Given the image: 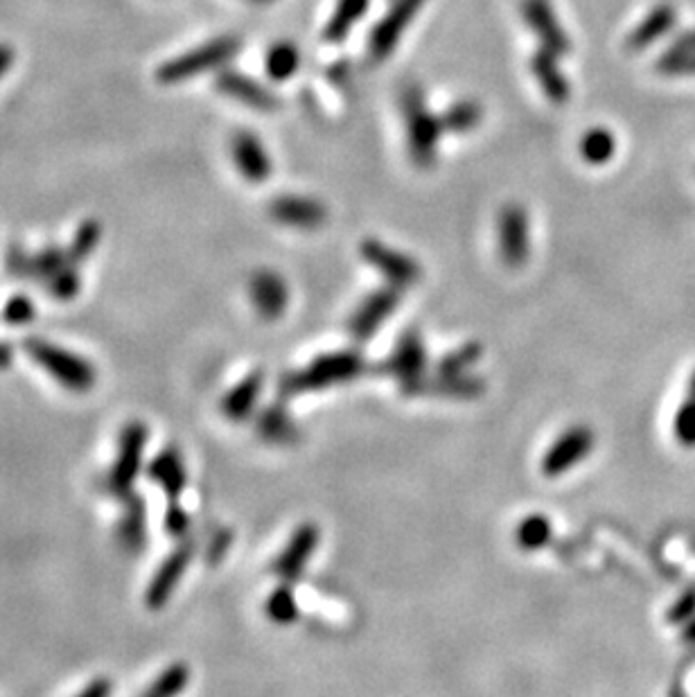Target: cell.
<instances>
[{
	"mask_svg": "<svg viewBox=\"0 0 695 697\" xmlns=\"http://www.w3.org/2000/svg\"><path fill=\"white\" fill-rule=\"evenodd\" d=\"M366 370V361L357 350H337L311 359L303 370L287 372L280 382L285 398L324 391L337 385L352 382Z\"/></svg>",
	"mask_w": 695,
	"mask_h": 697,
	"instance_id": "1",
	"label": "cell"
},
{
	"mask_svg": "<svg viewBox=\"0 0 695 697\" xmlns=\"http://www.w3.org/2000/svg\"><path fill=\"white\" fill-rule=\"evenodd\" d=\"M25 352L34 363H39L43 370L50 372L54 382H59L63 389L73 393H86L95 387V368L80 355L59 348L50 341L30 337L25 341Z\"/></svg>",
	"mask_w": 695,
	"mask_h": 697,
	"instance_id": "2",
	"label": "cell"
},
{
	"mask_svg": "<svg viewBox=\"0 0 695 697\" xmlns=\"http://www.w3.org/2000/svg\"><path fill=\"white\" fill-rule=\"evenodd\" d=\"M402 113L407 120V139H409V154L418 167H431L438 156V143L442 130V122L427 109L425 95L418 86H407L402 93Z\"/></svg>",
	"mask_w": 695,
	"mask_h": 697,
	"instance_id": "3",
	"label": "cell"
},
{
	"mask_svg": "<svg viewBox=\"0 0 695 697\" xmlns=\"http://www.w3.org/2000/svg\"><path fill=\"white\" fill-rule=\"evenodd\" d=\"M239 48H242V41L237 37L233 34L217 37L195 50L165 61L156 71V80L161 84H178L185 80H193L202 73L224 66V63H228L239 52Z\"/></svg>",
	"mask_w": 695,
	"mask_h": 697,
	"instance_id": "4",
	"label": "cell"
},
{
	"mask_svg": "<svg viewBox=\"0 0 695 697\" xmlns=\"http://www.w3.org/2000/svg\"><path fill=\"white\" fill-rule=\"evenodd\" d=\"M147 445V427L139 420L126 422L120 431V445L115 463L106 476V490L124 499L134 494V483L143 470V454Z\"/></svg>",
	"mask_w": 695,
	"mask_h": 697,
	"instance_id": "5",
	"label": "cell"
},
{
	"mask_svg": "<svg viewBox=\"0 0 695 697\" xmlns=\"http://www.w3.org/2000/svg\"><path fill=\"white\" fill-rule=\"evenodd\" d=\"M594 431L585 424H576L564 429L553 445L544 452L540 470L544 476H560L574 470L581 461H585L594 450Z\"/></svg>",
	"mask_w": 695,
	"mask_h": 697,
	"instance_id": "6",
	"label": "cell"
},
{
	"mask_svg": "<svg viewBox=\"0 0 695 697\" xmlns=\"http://www.w3.org/2000/svg\"><path fill=\"white\" fill-rule=\"evenodd\" d=\"M361 258L379 274L385 276L389 285L394 287H411L420 280L422 271H420V265L407 256V253H400L391 246H387L385 242H377V239H366L361 242Z\"/></svg>",
	"mask_w": 695,
	"mask_h": 697,
	"instance_id": "7",
	"label": "cell"
},
{
	"mask_svg": "<svg viewBox=\"0 0 695 697\" xmlns=\"http://www.w3.org/2000/svg\"><path fill=\"white\" fill-rule=\"evenodd\" d=\"M425 3L427 0H396L387 17L372 28V34L368 39V54L372 61H385L391 57L405 30L413 23Z\"/></svg>",
	"mask_w": 695,
	"mask_h": 697,
	"instance_id": "8",
	"label": "cell"
},
{
	"mask_svg": "<svg viewBox=\"0 0 695 697\" xmlns=\"http://www.w3.org/2000/svg\"><path fill=\"white\" fill-rule=\"evenodd\" d=\"M425 366H427L425 344L416 330H407L398 339L391 355L382 363H379L377 370L382 375L398 379L402 391H407L418 382V379L425 377Z\"/></svg>",
	"mask_w": 695,
	"mask_h": 697,
	"instance_id": "9",
	"label": "cell"
},
{
	"mask_svg": "<svg viewBox=\"0 0 695 697\" xmlns=\"http://www.w3.org/2000/svg\"><path fill=\"white\" fill-rule=\"evenodd\" d=\"M499 233V253L501 260L518 269L527 263L531 242H529V215L520 204L503 206L497 219Z\"/></svg>",
	"mask_w": 695,
	"mask_h": 697,
	"instance_id": "10",
	"label": "cell"
},
{
	"mask_svg": "<svg viewBox=\"0 0 695 697\" xmlns=\"http://www.w3.org/2000/svg\"><path fill=\"white\" fill-rule=\"evenodd\" d=\"M398 303H400V287H394V285L368 294L350 316V321H348L350 335L357 341H368L379 330V326H382L396 311Z\"/></svg>",
	"mask_w": 695,
	"mask_h": 697,
	"instance_id": "11",
	"label": "cell"
},
{
	"mask_svg": "<svg viewBox=\"0 0 695 697\" xmlns=\"http://www.w3.org/2000/svg\"><path fill=\"white\" fill-rule=\"evenodd\" d=\"M193 555H195V544L185 540L161 562L145 592V603L150 609H161L172 598L176 585L181 583L185 574L187 564L193 562Z\"/></svg>",
	"mask_w": 695,
	"mask_h": 697,
	"instance_id": "12",
	"label": "cell"
},
{
	"mask_svg": "<svg viewBox=\"0 0 695 697\" xmlns=\"http://www.w3.org/2000/svg\"><path fill=\"white\" fill-rule=\"evenodd\" d=\"M522 17L533 34L540 39L542 48L551 50L558 57L572 52V41H569L564 28L560 25L551 0H522Z\"/></svg>",
	"mask_w": 695,
	"mask_h": 697,
	"instance_id": "13",
	"label": "cell"
},
{
	"mask_svg": "<svg viewBox=\"0 0 695 697\" xmlns=\"http://www.w3.org/2000/svg\"><path fill=\"white\" fill-rule=\"evenodd\" d=\"M321 533L314 524H300L289 542L285 544L283 553L274 562V574L285 583H294L303 576V568L311 560L314 551L319 549Z\"/></svg>",
	"mask_w": 695,
	"mask_h": 697,
	"instance_id": "14",
	"label": "cell"
},
{
	"mask_svg": "<svg viewBox=\"0 0 695 697\" xmlns=\"http://www.w3.org/2000/svg\"><path fill=\"white\" fill-rule=\"evenodd\" d=\"M248 296L253 309L263 316L265 321H276L285 314L289 305V289L280 274L276 271H258L248 283Z\"/></svg>",
	"mask_w": 695,
	"mask_h": 697,
	"instance_id": "15",
	"label": "cell"
},
{
	"mask_svg": "<svg viewBox=\"0 0 695 697\" xmlns=\"http://www.w3.org/2000/svg\"><path fill=\"white\" fill-rule=\"evenodd\" d=\"M269 215L278 224L292 226V228H303V230H314L326 224L328 211L321 202L307 199V197H296V195H285L278 197L269 204Z\"/></svg>",
	"mask_w": 695,
	"mask_h": 697,
	"instance_id": "16",
	"label": "cell"
},
{
	"mask_svg": "<svg viewBox=\"0 0 695 697\" xmlns=\"http://www.w3.org/2000/svg\"><path fill=\"white\" fill-rule=\"evenodd\" d=\"M407 396H436V398H452V400H472L483 393V382L474 375H436L431 379L422 377L418 382L405 391Z\"/></svg>",
	"mask_w": 695,
	"mask_h": 697,
	"instance_id": "17",
	"label": "cell"
},
{
	"mask_svg": "<svg viewBox=\"0 0 695 697\" xmlns=\"http://www.w3.org/2000/svg\"><path fill=\"white\" fill-rule=\"evenodd\" d=\"M231 150L235 167L248 183H265L272 176L269 154L256 134L251 132L235 134Z\"/></svg>",
	"mask_w": 695,
	"mask_h": 697,
	"instance_id": "18",
	"label": "cell"
},
{
	"mask_svg": "<svg viewBox=\"0 0 695 697\" xmlns=\"http://www.w3.org/2000/svg\"><path fill=\"white\" fill-rule=\"evenodd\" d=\"M124 509H122V517L117 522V544L124 553L130 555H139L145 544H147V511H145V501L141 494H130L122 499Z\"/></svg>",
	"mask_w": 695,
	"mask_h": 697,
	"instance_id": "19",
	"label": "cell"
},
{
	"mask_svg": "<svg viewBox=\"0 0 695 697\" xmlns=\"http://www.w3.org/2000/svg\"><path fill=\"white\" fill-rule=\"evenodd\" d=\"M215 86L219 93L256 109V111H276L278 109V100L276 95L265 89L263 84H258L256 80H251L248 75H242L237 71H222L215 80Z\"/></svg>",
	"mask_w": 695,
	"mask_h": 697,
	"instance_id": "20",
	"label": "cell"
},
{
	"mask_svg": "<svg viewBox=\"0 0 695 697\" xmlns=\"http://www.w3.org/2000/svg\"><path fill=\"white\" fill-rule=\"evenodd\" d=\"M265 387V375L263 370H253L251 375H246L242 382H237L222 400V413L233 420V422H242L246 418L253 416L256 411V404L260 400Z\"/></svg>",
	"mask_w": 695,
	"mask_h": 697,
	"instance_id": "21",
	"label": "cell"
},
{
	"mask_svg": "<svg viewBox=\"0 0 695 697\" xmlns=\"http://www.w3.org/2000/svg\"><path fill=\"white\" fill-rule=\"evenodd\" d=\"M147 476L167 494L170 501H178L187 485V470L176 448H165L147 468Z\"/></svg>",
	"mask_w": 695,
	"mask_h": 697,
	"instance_id": "22",
	"label": "cell"
},
{
	"mask_svg": "<svg viewBox=\"0 0 695 697\" xmlns=\"http://www.w3.org/2000/svg\"><path fill=\"white\" fill-rule=\"evenodd\" d=\"M558 54H553L546 48H540L533 57H531V73L538 80L542 93L553 102V104H564L572 95V86H569V80L562 75V71L558 69Z\"/></svg>",
	"mask_w": 695,
	"mask_h": 697,
	"instance_id": "23",
	"label": "cell"
},
{
	"mask_svg": "<svg viewBox=\"0 0 695 697\" xmlns=\"http://www.w3.org/2000/svg\"><path fill=\"white\" fill-rule=\"evenodd\" d=\"M675 23H677V12L671 6H657L648 12V17L635 30L630 32L625 45L632 52H642L657 39L666 37L675 28Z\"/></svg>",
	"mask_w": 695,
	"mask_h": 697,
	"instance_id": "24",
	"label": "cell"
},
{
	"mask_svg": "<svg viewBox=\"0 0 695 697\" xmlns=\"http://www.w3.org/2000/svg\"><path fill=\"white\" fill-rule=\"evenodd\" d=\"M256 431L272 445H292L298 438V427L280 404H269L258 413Z\"/></svg>",
	"mask_w": 695,
	"mask_h": 697,
	"instance_id": "25",
	"label": "cell"
},
{
	"mask_svg": "<svg viewBox=\"0 0 695 697\" xmlns=\"http://www.w3.org/2000/svg\"><path fill=\"white\" fill-rule=\"evenodd\" d=\"M368 8H370V0H339L335 14L330 17L324 30V41L341 43L350 34V30L364 19Z\"/></svg>",
	"mask_w": 695,
	"mask_h": 697,
	"instance_id": "26",
	"label": "cell"
},
{
	"mask_svg": "<svg viewBox=\"0 0 695 697\" xmlns=\"http://www.w3.org/2000/svg\"><path fill=\"white\" fill-rule=\"evenodd\" d=\"M481 117H483L481 104H477L472 100H461V102H454L446 113L440 115V122H442V130L446 132L468 134V132L477 130Z\"/></svg>",
	"mask_w": 695,
	"mask_h": 697,
	"instance_id": "27",
	"label": "cell"
},
{
	"mask_svg": "<svg viewBox=\"0 0 695 697\" xmlns=\"http://www.w3.org/2000/svg\"><path fill=\"white\" fill-rule=\"evenodd\" d=\"M298 66H300V54L294 43L280 41L272 45L267 54V73L272 80L285 82L298 71Z\"/></svg>",
	"mask_w": 695,
	"mask_h": 697,
	"instance_id": "28",
	"label": "cell"
},
{
	"mask_svg": "<svg viewBox=\"0 0 695 697\" xmlns=\"http://www.w3.org/2000/svg\"><path fill=\"white\" fill-rule=\"evenodd\" d=\"M100 239H102V226H100V222H95V219L82 222L80 228H78V233H75V237H73V242H71V246L67 248L69 263H71L73 267H80L86 258H91V253L98 248Z\"/></svg>",
	"mask_w": 695,
	"mask_h": 697,
	"instance_id": "29",
	"label": "cell"
},
{
	"mask_svg": "<svg viewBox=\"0 0 695 697\" xmlns=\"http://www.w3.org/2000/svg\"><path fill=\"white\" fill-rule=\"evenodd\" d=\"M616 152V141L612 136V132L607 130H592L583 136L581 141V156L583 161H587L590 165H605L612 161Z\"/></svg>",
	"mask_w": 695,
	"mask_h": 697,
	"instance_id": "30",
	"label": "cell"
},
{
	"mask_svg": "<svg viewBox=\"0 0 695 697\" xmlns=\"http://www.w3.org/2000/svg\"><path fill=\"white\" fill-rule=\"evenodd\" d=\"M553 526L544 515H529L520 522L515 531V540L524 551H538L551 542Z\"/></svg>",
	"mask_w": 695,
	"mask_h": 697,
	"instance_id": "31",
	"label": "cell"
},
{
	"mask_svg": "<svg viewBox=\"0 0 695 697\" xmlns=\"http://www.w3.org/2000/svg\"><path fill=\"white\" fill-rule=\"evenodd\" d=\"M69 256H67V248H59V246H48L43 248L41 253H37V256H32V276L34 280H52L63 267H69Z\"/></svg>",
	"mask_w": 695,
	"mask_h": 697,
	"instance_id": "32",
	"label": "cell"
},
{
	"mask_svg": "<svg viewBox=\"0 0 695 697\" xmlns=\"http://www.w3.org/2000/svg\"><path fill=\"white\" fill-rule=\"evenodd\" d=\"M267 616L280 625H289L298 618V603L289 585L274 590V594L267 598Z\"/></svg>",
	"mask_w": 695,
	"mask_h": 697,
	"instance_id": "33",
	"label": "cell"
},
{
	"mask_svg": "<svg viewBox=\"0 0 695 697\" xmlns=\"http://www.w3.org/2000/svg\"><path fill=\"white\" fill-rule=\"evenodd\" d=\"M481 357V346L470 341L457 350H452L446 359L438 363V372L440 375H463L468 372Z\"/></svg>",
	"mask_w": 695,
	"mask_h": 697,
	"instance_id": "34",
	"label": "cell"
},
{
	"mask_svg": "<svg viewBox=\"0 0 695 697\" xmlns=\"http://www.w3.org/2000/svg\"><path fill=\"white\" fill-rule=\"evenodd\" d=\"M673 433L679 445L695 448V398H688L679 404L673 418Z\"/></svg>",
	"mask_w": 695,
	"mask_h": 697,
	"instance_id": "35",
	"label": "cell"
},
{
	"mask_svg": "<svg viewBox=\"0 0 695 697\" xmlns=\"http://www.w3.org/2000/svg\"><path fill=\"white\" fill-rule=\"evenodd\" d=\"M82 289V278L78 274V267L69 265L63 267L52 280H48V291L59 298V300H71L80 294Z\"/></svg>",
	"mask_w": 695,
	"mask_h": 697,
	"instance_id": "36",
	"label": "cell"
},
{
	"mask_svg": "<svg viewBox=\"0 0 695 697\" xmlns=\"http://www.w3.org/2000/svg\"><path fill=\"white\" fill-rule=\"evenodd\" d=\"M34 314H37L34 303H32L28 296L19 294V296H12V298L6 303V307H3V321H6L8 326H17V328H19V326L32 324Z\"/></svg>",
	"mask_w": 695,
	"mask_h": 697,
	"instance_id": "37",
	"label": "cell"
},
{
	"mask_svg": "<svg viewBox=\"0 0 695 697\" xmlns=\"http://www.w3.org/2000/svg\"><path fill=\"white\" fill-rule=\"evenodd\" d=\"M662 75H695V52H671L666 50L657 61Z\"/></svg>",
	"mask_w": 695,
	"mask_h": 697,
	"instance_id": "38",
	"label": "cell"
},
{
	"mask_svg": "<svg viewBox=\"0 0 695 697\" xmlns=\"http://www.w3.org/2000/svg\"><path fill=\"white\" fill-rule=\"evenodd\" d=\"M165 531L172 537H185L190 531V515L178 501H170L165 513Z\"/></svg>",
	"mask_w": 695,
	"mask_h": 697,
	"instance_id": "39",
	"label": "cell"
},
{
	"mask_svg": "<svg viewBox=\"0 0 695 697\" xmlns=\"http://www.w3.org/2000/svg\"><path fill=\"white\" fill-rule=\"evenodd\" d=\"M695 614V590H688L686 594H682L675 605L668 612V621L671 623H682L686 618H691Z\"/></svg>",
	"mask_w": 695,
	"mask_h": 697,
	"instance_id": "40",
	"label": "cell"
},
{
	"mask_svg": "<svg viewBox=\"0 0 695 697\" xmlns=\"http://www.w3.org/2000/svg\"><path fill=\"white\" fill-rule=\"evenodd\" d=\"M231 542H233V535H231L228 531H219V533L211 540V544H208V549H206V560H208L211 564H217V562L226 555Z\"/></svg>",
	"mask_w": 695,
	"mask_h": 697,
	"instance_id": "41",
	"label": "cell"
},
{
	"mask_svg": "<svg viewBox=\"0 0 695 697\" xmlns=\"http://www.w3.org/2000/svg\"><path fill=\"white\" fill-rule=\"evenodd\" d=\"M111 693H113L111 679L98 677V679H93V681H91L80 695H75V697H111Z\"/></svg>",
	"mask_w": 695,
	"mask_h": 697,
	"instance_id": "42",
	"label": "cell"
},
{
	"mask_svg": "<svg viewBox=\"0 0 695 697\" xmlns=\"http://www.w3.org/2000/svg\"><path fill=\"white\" fill-rule=\"evenodd\" d=\"M671 52H695V30H688V32H682L675 41H673V45L668 48Z\"/></svg>",
	"mask_w": 695,
	"mask_h": 697,
	"instance_id": "43",
	"label": "cell"
},
{
	"mask_svg": "<svg viewBox=\"0 0 695 697\" xmlns=\"http://www.w3.org/2000/svg\"><path fill=\"white\" fill-rule=\"evenodd\" d=\"M12 66H14V48L8 43H0V80L10 73Z\"/></svg>",
	"mask_w": 695,
	"mask_h": 697,
	"instance_id": "44",
	"label": "cell"
},
{
	"mask_svg": "<svg viewBox=\"0 0 695 697\" xmlns=\"http://www.w3.org/2000/svg\"><path fill=\"white\" fill-rule=\"evenodd\" d=\"M12 363V350L8 346L0 344V368H6Z\"/></svg>",
	"mask_w": 695,
	"mask_h": 697,
	"instance_id": "45",
	"label": "cell"
},
{
	"mask_svg": "<svg viewBox=\"0 0 695 697\" xmlns=\"http://www.w3.org/2000/svg\"><path fill=\"white\" fill-rule=\"evenodd\" d=\"M684 639H686V642H693V644H695V621H693V623H688V627L684 629Z\"/></svg>",
	"mask_w": 695,
	"mask_h": 697,
	"instance_id": "46",
	"label": "cell"
},
{
	"mask_svg": "<svg viewBox=\"0 0 695 697\" xmlns=\"http://www.w3.org/2000/svg\"><path fill=\"white\" fill-rule=\"evenodd\" d=\"M688 393H691L688 398H695V372L691 375V382H688Z\"/></svg>",
	"mask_w": 695,
	"mask_h": 697,
	"instance_id": "47",
	"label": "cell"
},
{
	"mask_svg": "<svg viewBox=\"0 0 695 697\" xmlns=\"http://www.w3.org/2000/svg\"><path fill=\"white\" fill-rule=\"evenodd\" d=\"M143 697H163V695H159V693H156V690H152V688H147V690H145V695H143Z\"/></svg>",
	"mask_w": 695,
	"mask_h": 697,
	"instance_id": "48",
	"label": "cell"
}]
</instances>
